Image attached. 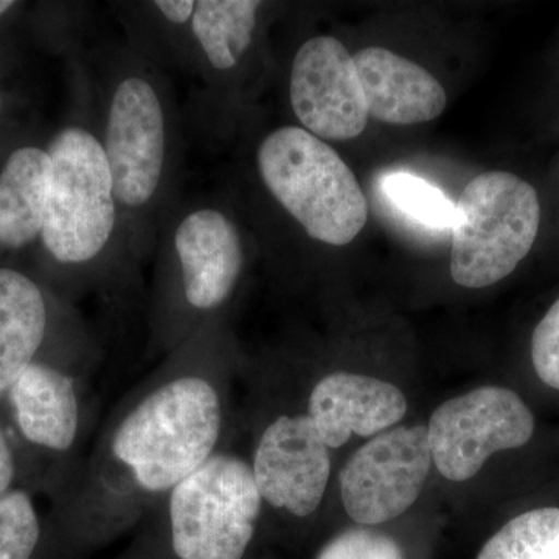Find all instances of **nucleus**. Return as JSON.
I'll use <instances>...</instances> for the list:
<instances>
[{
	"instance_id": "20e7f679",
	"label": "nucleus",
	"mask_w": 559,
	"mask_h": 559,
	"mask_svg": "<svg viewBox=\"0 0 559 559\" xmlns=\"http://www.w3.org/2000/svg\"><path fill=\"white\" fill-rule=\"evenodd\" d=\"M47 153L50 189L40 237L60 263H86L100 255L116 227V189L105 148L90 131L70 127L55 135Z\"/></svg>"
},
{
	"instance_id": "a211bd4d",
	"label": "nucleus",
	"mask_w": 559,
	"mask_h": 559,
	"mask_svg": "<svg viewBox=\"0 0 559 559\" xmlns=\"http://www.w3.org/2000/svg\"><path fill=\"white\" fill-rule=\"evenodd\" d=\"M477 559H559V509L546 507L514 518Z\"/></svg>"
},
{
	"instance_id": "4468645a",
	"label": "nucleus",
	"mask_w": 559,
	"mask_h": 559,
	"mask_svg": "<svg viewBox=\"0 0 559 559\" xmlns=\"http://www.w3.org/2000/svg\"><path fill=\"white\" fill-rule=\"evenodd\" d=\"M25 439L51 451H68L79 432V400L69 377L33 362L10 389Z\"/></svg>"
},
{
	"instance_id": "f03ea898",
	"label": "nucleus",
	"mask_w": 559,
	"mask_h": 559,
	"mask_svg": "<svg viewBox=\"0 0 559 559\" xmlns=\"http://www.w3.org/2000/svg\"><path fill=\"white\" fill-rule=\"evenodd\" d=\"M257 162L272 197L314 240L345 246L366 227L369 204L358 179L325 140L278 128L260 143Z\"/></svg>"
},
{
	"instance_id": "1a4fd4ad",
	"label": "nucleus",
	"mask_w": 559,
	"mask_h": 559,
	"mask_svg": "<svg viewBox=\"0 0 559 559\" xmlns=\"http://www.w3.org/2000/svg\"><path fill=\"white\" fill-rule=\"evenodd\" d=\"M117 201L140 207L156 193L165 160V116L150 81L130 76L114 92L103 143Z\"/></svg>"
},
{
	"instance_id": "393cba45",
	"label": "nucleus",
	"mask_w": 559,
	"mask_h": 559,
	"mask_svg": "<svg viewBox=\"0 0 559 559\" xmlns=\"http://www.w3.org/2000/svg\"><path fill=\"white\" fill-rule=\"evenodd\" d=\"M13 5L14 2H11V0H0V16H2L5 11H9Z\"/></svg>"
},
{
	"instance_id": "f8f14e48",
	"label": "nucleus",
	"mask_w": 559,
	"mask_h": 559,
	"mask_svg": "<svg viewBox=\"0 0 559 559\" xmlns=\"http://www.w3.org/2000/svg\"><path fill=\"white\" fill-rule=\"evenodd\" d=\"M308 411L323 443L341 448L353 433L370 437L392 428L406 415L407 400L390 382L341 371L316 385Z\"/></svg>"
},
{
	"instance_id": "9d476101",
	"label": "nucleus",
	"mask_w": 559,
	"mask_h": 559,
	"mask_svg": "<svg viewBox=\"0 0 559 559\" xmlns=\"http://www.w3.org/2000/svg\"><path fill=\"white\" fill-rule=\"evenodd\" d=\"M329 447L310 417H280L264 430L252 473L261 498L294 516L314 513L330 479Z\"/></svg>"
},
{
	"instance_id": "f257e3e1",
	"label": "nucleus",
	"mask_w": 559,
	"mask_h": 559,
	"mask_svg": "<svg viewBox=\"0 0 559 559\" xmlns=\"http://www.w3.org/2000/svg\"><path fill=\"white\" fill-rule=\"evenodd\" d=\"M221 404L212 384L180 378L156 390L121 423L112 450L146 491H168L200 469L218 443Z\"/></svg>"
},
{
	"instance_id": "2eb2a0df",
	"label": "nucleus",
	"mask_w": 559,
	"mask_h": 559,
	"mask_svg": "<svg viewBox=\"0 0 559 559\" xmlns=\"http://www.w3.org/2000/svg\"><path fill=\"white\" fill-rule=\"evenodd\" d=\"M51 160L47 151H14L0 173V245L20 249L43 234Z\"/></svg>"
},
{
	"instance_id": "b1692460",
	"label": "nucleus",
	"mask_w": 559,
	"mask_h": 559,
	"mask_svg": "<svg viewBox=\"0 0 559 559\" xmlns=\"http://www.w3.org/2000/svg\"><path fill=\"white\" fill-rule=\"evenodd\" d=\"M14 477L13 455L0 428V496L5 495Z\"/></svg>"
},
{
	"instance_id": "aec40b11",
	"label": "nucleus",
	"mask_w": 559,
	"mask_h": 559,
	"mask_svg": "<svg viewBox=\"0 0 559 559\" xmlns=\"http://www.w3.org/2000/svg\"><path fill=\"white\" fill-rule=\"evenodd\" d=\"M39 538L31 498L22 491L0 496V559H33Z\"/></svg>"
},
{
	"instance_id": "7ed1b4c3",
	"label": "nucleus",
	"mask_w": 559,
	"mask_h": 559,
	"mask_svg": "<svg viewBox=\"0 0 559 559\" xmlns=\"http://www.w3.org/2000/svg\"><path fill=\"white\" fill-rule=\"evenodd\" d=\"M540 223L538 193L509 171L469 180L455 205L451 275L463 288L495 285L528 255Z\"/></svg>"
},
{
	"instance_id": "0eeeda50",
	"label": "nucleus",
	"mask_w": 559,
	"mask_h": 559,
	"mask_svg": "<svg viewBox=\"0 0 559 559\" xmlns=\"http://www.w3.org/2000/svg\"><path fill=\"white\" fill-rule=\"evenodd\" d=\"M432 465L428 428L378 433L341 471L345 511L362 525L395 520L414 506Z\"/></svg>"
},
{
	"instance_id": "f3484780",
	"label": "nucleus",
	"mask_w": 559,
	"mask_h": 559,
	"mask_svg": "<svg viewBox=\"0 0 559 559\" xmlns=\"http://www.w3.org/2000/svg\"><path fill=\"white\" fill-rule=\"evenodd\" d=\"M257 0H200L197 2L191 31L210 64L230 70L238 64L252 43Z\"/></svg>"
},
{
	"instance_id": "6e6552de",
	"label": "nucleus",
	"mask_w": 559,
	"mask_h": 559,
	"mask_svg": "<svg viewBox=\"0 0 559 559\" xmlns=\"http://www.w3.org/2000/svg\"><path fill=\"white\" fill-rule=\"evenodd\" d=\"M289 98L304 130L322 140L358 138L369 121L353 55L333 36H316L297 51Z\"/></svg>"
},
{
	"instance_id": "39448f33",
	"label": "nucleus",
	"mask_w": 559,
	"mask_h": 559,
	"mask_svg": "<svg viewBox=\"0 0 559 559\" xmlns=\"http://www.w3.org/2000/svg\"><path fill=\"white\" fill-rule=\"evenodd\" d=\"M261 499L249 465L230 455H212L171 489L173 557L242 559L255 533Z\"/></svg>"
},
{
	"instance_id": "423d86ee",
	"label": "nucleus",
	"mask_w": 559,
	"mask_h": 559,
	"mask_svg": "<svg viewBox=\"0 0 559 559\" xmlns=\"http://www.w3.org/2000/svg\"><path fill=\"white\" fill-rule=\"evenodd\" d=\"M535 432V418L513 390L487 385L441 404L428 426L432 462L441 476L465 481L495 452L516 450Z\"/></svg>"
},
{
	"instance_id": "9b49d317",
	"label": "nucleus",
	"mask_w": 559,
	"mask_h": 559,
	"mask_svg": "<svg viewBox=\"0 0 559 559\" xmlns=\"http://www.w3.org/2000/svg\"><path fill=\"white\" fill-rule=\"evenodd\" d=\"M175 249L191 307L212 310L226 301L245 261L237 226L219 210H194L180 221Z\"/></svg>"
},
{
	"instance_id": "dca6fc26",
	"label": "nucleus",
	"mask_w": 559,
	"mask_h": 559,
	"mask_svg": "<svg viewBox=\"0 0 559 559\" xmlns=\"http://www.w3.org/2000/svg\"><path fill=\"white\" fill-rule=\"evenodd\" d=\"M46 301L21 272L0 270V395L33 364L46 334Z\"/></svg>"
},
{
	"instance_id": "4be33fe9",
	"label": "nucleus",
	"mask_w": 559,
	"mask_h": 559,
	"mask_svg": "<svg viewBox=\"0 0 559 559\" xmlns=\"http://www.w3.org/2000/svg\"><path fill=\"white\" fill-rule=\"evenodd\" d=\"M532 360L540 381L559 390V299L533 333Z\"/></svg>"
},
{
	"instance_id": "5701e85b",
	"label": "nucleus",
	"mask_w": 559,
	"mask_h": 559,
	"mask_svg": "<svg viewBox=\"0 0 559 559\" xmlns=\"http://www.w3.org/2000/svg\"><path fill=\"white\" fill-rule=\"evenodd\" d=\"M154 5L164 14L165 20L173 24H186L193 20L194 10H197V2L193 0H160V2H154Z\"/></svg>"
},
{
	"instance_id": "6ab92c4d",
	"label": "nucleus",
	"mask_w": 559,
	"mask_h": 559,
	"mask_svg": "<svg viewBox=\"0 0 559 559\" xmlns=\"http://www.w3.org/2000/svg\"><path fill=\"white\" fill-rule=\"evenodd\" d=\"M382 187L389 200L418 223L437 229L454 226L455 205L428 180L396 171L384 179Z\"/></svg>"
},
{
	"instance_id": "412c9836",
	"label": "nucleus",
	"mask_w": 559,
	"mask_h": 559,
	"mask_svg": "<svg viewBox=\"0 0 559 559\" xmlns=\"http://www.w3.org/2000/svg\"><path fill=\"white\" fill-rule=\"evenodd\" d=\"M320 559H404L399 544L369 530H349L333 540Z\"/></svg>"
},
{
	"instance_id": "ddd939ff",
	"label": "nucleus",
	"mask_w": 559,
	"mask_h": 559,
	"mask_svg": "<svg viewBox=\"0 0 559 559\" xmlns=\"http://www.w3.org/2000/svg\"><path fill=\"white\" fill-rule=\"evenodd\" d=\"M369 117L389 124H418L447 108V91L414 61L382 47H367L353 57Z\"/></svg>"
}]
</instances>
